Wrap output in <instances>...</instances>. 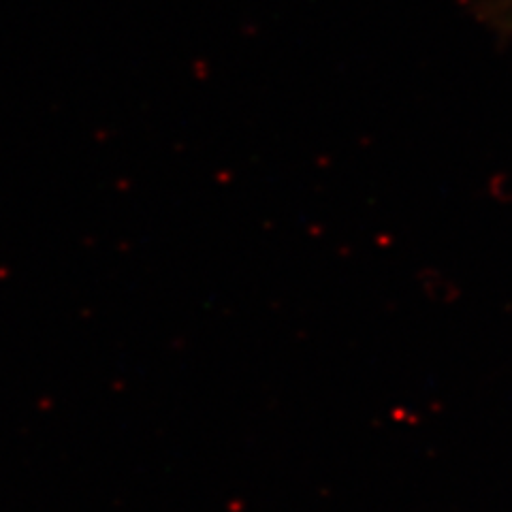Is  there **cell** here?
Returning a JSON list of instances; mask_svg holds the SVG:
<instances>
[]
</instances>
